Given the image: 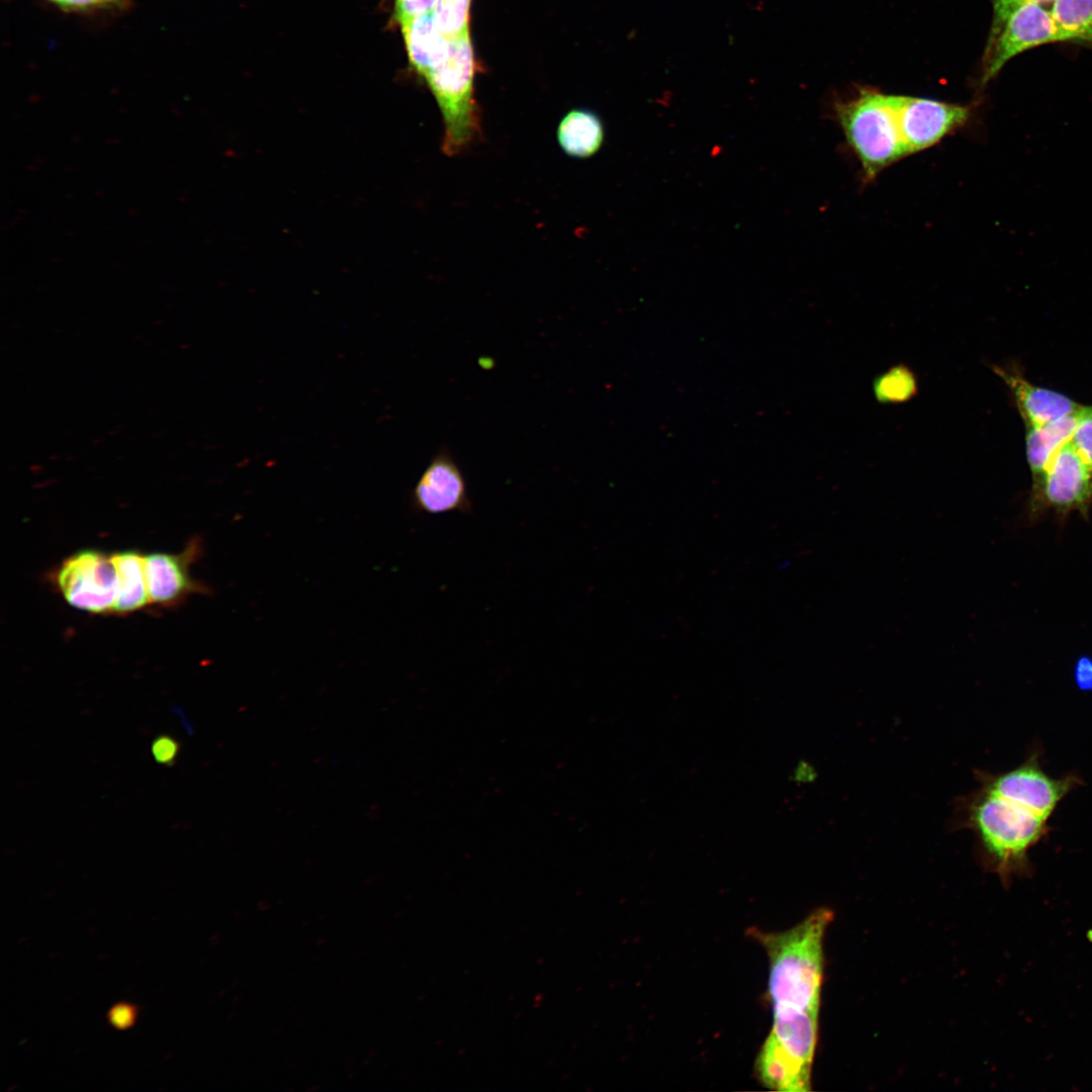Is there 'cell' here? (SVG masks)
<instances>
[{
	"mask_svg": "<svg viewBox=\"0 0 1092 1092\" xmlns=\"http://www.w3.org/2000/svg\"><path fill=\"white\" fill-rule=\"evenodd\" d=\"M813 1013H774L770 1030L755 1060L759 1082L779 1092H808L818 1039Z\"/></svg>",
	"mask_w": 1092,
	"mask_h": 1092,
	"instance_id": "5b68a950",
	"label": "cell"
},
{
	"mask_svg": "<svg viewBox=\"0 0 1092 1092\" xmlns=\"http://www.w3.org/2000/svg\"><path fill=\"white\" fill-rule=\"evenodd\" d=\"M180 744L168 734L158 735L152 742L151 752L157 763L170 766L174 763Z\"/></svg>",
	"mask_w": 1092,
	"mask_h": 1092,
	"instance_id": "7402d4cb",
	"label": "cell"
},
{
	"mask_svg": "<svg viewBox=\"0 0 1092 1092\" xmlns=\"http://www.w3.org/2000/svg\"><path fill=\"white\" fill-rule=\"evenodd\" d=\"M437 0H394L393 17L400 25L434 10Z\"/></svg>",
	"mask_w": 1092,
	"mask_h": 1092,
	"instance_id": "44dd1931",
	"label": "cell"
},
{
	"mask_svg": "<svg viewBox=\"0 0 1092 1092\" xmlns=\"http://www.w3.org/2000/svg\"><path fill=\"white\" fill-rule=\"evenodd\" d=\"M414 510L429 515H471L473 504L466 478L453 454L441 447L434 454L412 490Z\"/></svg>",
	"mask_w": 1092,
	"mask_h": 1092,
	"instance_id": "30bf717a",
	"label": "cell"
},
{
	"mask_svg": "<svg viewBox=\"0 0 1092 1092\" xmlns=\"http://www.w3.org/2000/svg\"><path fill=\"white\" fill-rule=\"evenodd\" d=\"M474 74L473 47L466 34L450 38L447 59L424 77L443 118L442 149L447 156L461 154L480 135Z\"/></svg>",
	"mask_w": 1092,
	"mask_h": 1092,
	"instance_id": "277c9868",
	"label": "cell"
},
{
	"mask_svg": "<svg viewBox=\"0 0 1092 1092\" xmlns=\"http://www.w3.org/2000/svg\"><path fill=\"white\" fill-rule=\"evenodd\" d=\"M199 550V542L192 541L179 554L156 552L144 556L150 602L171 605L191 593L205 590L189 572Z\"/></svg>",
	"mask_w": 1092,
	"mask_h": 1092,
	"instance_id": "7c38bea8",
	"label": "cell"
},
{
	"mask_svg": "<svg viewBox=\"0 0 1092 1092\" xmlns=\"http://www.w3.org/2000/svg\"><path fill=\"white\" fill-rule=\"evenodd\" d=\"M1071 442L1092 469V405H1082L1071 434Z\"/></svg>",
	"mask_w": 1092,
	"mask_h": 1092,
	"instance_id": "ffe728a7",
	"label": "cell"
},
{
	"mask_svg": "<svg viewBox=\"0 0 1092 1092\" xmlns=\"http://www.w3.org/2000/svg\"><path fill=\"white\" fill-rule=\"evenodd\" d=\"M1070 437L1052 455L1041 474L1031 480L1029 502L1033 514L1051 511L1087 516L1092 509V469Z\"/></svg>",
	"mask_w": 1092,
	"mask_h": 1092,
	"instance_id": "8992f818",
	"label": "cell"
},
{
	"mask_svg": "<svg viewBox=\"0 0 1092 1092\" xmlns=\"http://www.w3.org/2000/svg\"><path fill=\"white\" fill-rule=\"evenodd\" d=\"M1050 12L1064 42L1092 50V0H1055Z\"/></svg>",
	"mask_w": 1092,
	"mask_h": 1092,
	"instance_id": "e0dca14e",
	"label": "cell"
},
{
	"mask_svg": "<svg viewBox=\"0 0 1092 1092\" xmlns=\"http://www.w3.org/2000/svg\"><path fill=\"white\" fill-rule=\"evenodd\" d=\"M875 398L883 404L903 403L918 392L915 373L905 364L892 366L873 381Z\"/></svg>",
	"mask_w": 1092,
	"mask_h": 1092,
	"instance_id": "ac0fdd59",
	"label": "cell"
},
{
	"mask_svg": "<svg viewBox=\"0 0 1092 1092\" xmlns=\"http://www.w3.org/2000/svg\"><path fill=\"white\" fill-rule=\"evenodd\" d=\"M992 371L1010 390L1025 427H1039L1062 420L1082 405L1066 394L1031 383L1015 367L993 365Z\"/></svg>",
	"mask_w": 1092,
	"mask_h": 1092,
	"instance_id": "8fae6325",
	"label": "cell"
},
{
	"mask_svg": "<svg viewBox=\"0 0 1092 1092\" xmlns=\"http://www.w3.org/2000/svg\"><path fill=\"white\" fill-rule=\"evenodd\" d=\"M64 8L84 9L112 4L118 0H51Z\"/></svg>",
	"mask_w": 1092,
	"mask_h": 1092,
	"instance_id": "484cf974",
	"label": "cell"
},
{
	"mask_svg": "<svg viewBox=\"0 0 1092 1092\" xmlns=\"http://www.w3.org/2000/svg\"><path fill=\"white\" fill-rule=\"evenodd\" d=\"M400 27L410 64L418 74L425 77L447 59L450 38L437 26L433 11Z\"/></svg>",
	"mask_w": 1092,
	"mask_h": 1092,
	"instance_id": "4fadbf2b",
	"label": "cell"
},
{
	"mask_svg": "<svg viewBox=\"0 0 1092 1092\" xmlns=\"http://www.w3.org/2000/svg\"><path fill=\"white\" fill-rule=\"evenodd\" d=\"M898 122L906 154L928 149L964 126L971 107L925 97L896 95Z\"/></svg>",
	"mask_w": 1092,
	"mask_h": 1092,
	"instance_id": "9c48e42d",
	"label": "cell"
},
{
	"mask_svg": "<svg viewBox=\"0 0 1092 1092\" xmlns=\"http://www.w3.org/2000/svg\"><path fill=\"white\" fill-rule=\"evenodd\" d=\"M556 138L558 146L567 156L586 159L601 149L605 141V125L596 112L575 108L559 121Z\"/></svg>",
	"mask_w": 1092,
	"mask_h": 1092,
	"instance_id": "5bb4252c",
	"label": "cell"
},
{
	"mask_svg": "<svg viewBox=\"0 0 1092 1092\" xmlns=\"http://www.w3.org/2000/svg\"><path fill=\"white\" fill-rule=\"evenodd\" d=\"M1079 410L1075 414L1051 424L1039 427H1025L1026 457L1031 480L1041 474L1052 455L1069 439L1076 424Z\"/></svg>",
	"mask_w": 1092,
	"mask_h": 1092,
	"instance_id": "2e32d148",
	"label": "cell"
},
{
	"mask_svg": "<svg viewBox=\"0 0 1092 1092\" xmlns=\"http://www.w3.org/2000/svg\"><path fill=\"white\" fill-rule=\"evenodd\" d=\"M895 96L860 88L835 104L837 120L868 180L907 155Z\"/></svg>",
	"mask_w": 1092,
	"mask_h": 1092,
	"instance_id": "3957f363",
	"label": "cell"
},
{
	"mask_svg": "<svg viewBox=\"0 0 1092 1092\" xmlns=\"http://www.w3.org/2000/svg\"><path fill=\"white\" fill-rule=\"evenodd\" d=\"M993 4V21L989 37H992L1001 27L1008 15L1017 7L1025 4L1053 3L1055 0H991Z\"/></svg>",
	"mask_w": 1092,
	"mask_h": 1092,
	"instance_id": "603a6c76",
	"label": "cell"
},
{
	"mask_svg": "<svg viewBox=\"0 0 1092 1092\" xmlns=\"http://www.w3.org/2000/svg\"><path fill=\"white\" fill-rule=\"evenodd\" d=\"M136 1014L135 1005L128 1002H119L109 1009L107 1019L114 1028L124 1030L134 1024Z\"/></svg>",
	"mask_w": 1092,
	"mask_h": 1092,
	"instance_id": "cb8c5ba5",
	"label": "cell"
},
{
	"mask_svg": "<svg viewBox=\"0 0 1092 1092\" xmlns=\"http://www.w3.org/2000/svg\"><path fill=\"white\" fill-rule=\"evenodd\" d=\"M57 584L73 607L94 614L113 611L118 576L112 559L98 550H82L63 561Z\"/></svg>",
	"mask_w": 1092,
	"mask_h": 1092,
	"instance_id": "ba28073f",
	"label": "cell"
},
{
	"mask_svg": "<svg viewBox=\"0 0 1092 1092\" xmlns=\"http://www.w3.org/2000/svg\"><path fill=\"white\" fill-rule=\"evenodd\" d=\"M118 576V596L113 611L126 614L150 603L145 561L138 551L126 550L112 555Z\"/></svg>",
	"mask_w": 1092,
	"mask_h": 1092,
	"instance_id": "9a60e30c",
	"label": "cell"
},
{
	"mask_svg": "<svg viewBox=\"0 0 1092 1092\" xmlns=\"http://www.w3.org/2000/svg\"><path fill=\"white\" fill-rule=\"evenodd\" d=\"M1074 679L1079 690L1092 691V657L1084 655L1077 659L1074 665Z\"/></svg>",
	"mask_w": 1092,
	"mask_h": 1092,
	"instance_id": "d4e9b609",
	"label": "cell"
},
{
	"mask_svg": "<svg viewBox=\"0 0 1092 1092\" xmlns=\"http://www.w3.org/2000/svg\"><path fill=\"white\" fill-rule=\"evenodd\" d=\"M471 0H437L433 14L437 26L449 38L469 34Z\"/></svg>",
	"mask_w": 1092,
	"mask_h": 1092,
	"instance_id": "d6986e66",
	"label": "cell"
},
{
	"mask_svg": "<svg viewBox=\"0 0 1092 1092\" xmlns=\"http://www.w3.org/2000/svg\"><path fill=\"white\" fill-rule=\"evenodd\" d=\"M1054 42H1064V38L1049 9L1040 4L1017 7L987 40L981 84L987 85L1016 56Z\"/></svg>",
	"mask_w": 1092,
	"mask_h": 1092,
	"instance_id": "52a82bcc",
	"label": "cell"
},
{
	"mask_svg": "<svg viewBox=\"0 0 1092 1092\" xmlns=\"http://www.w3.org/2000/svg\"><path fill=\"white\" fill-rule=\"evenodd\" d=\"M833 913L819 908L790 929L751 930L768 959L772 1013L819 1014L824 971L823 942Z\"/></svg>",
	"mask_w": 1092,
	"mask_h": 1092,
	"instance_id": "7a4b0ae2",
	"label": "cell"
},
{
	"mask_svg": "<svg viewBox=\"0 0 1092 1092\" xmlns=\"http://www.w3.org/2000/svg\"><path fill=\"white\" fill-rule=\"evenodd\" d=\"M978 781L959 801L957 824L975 833L984 860L1003 882L1029 874L1028 853L1048 833L1051 817L997 785L989 772L980 771Z\"/></svg>",
	"mask_w": 1092,
	"mask_h": 1092,
	"instance_id": "6da1fadb",
	"label": "cell"
}]
</instances>
